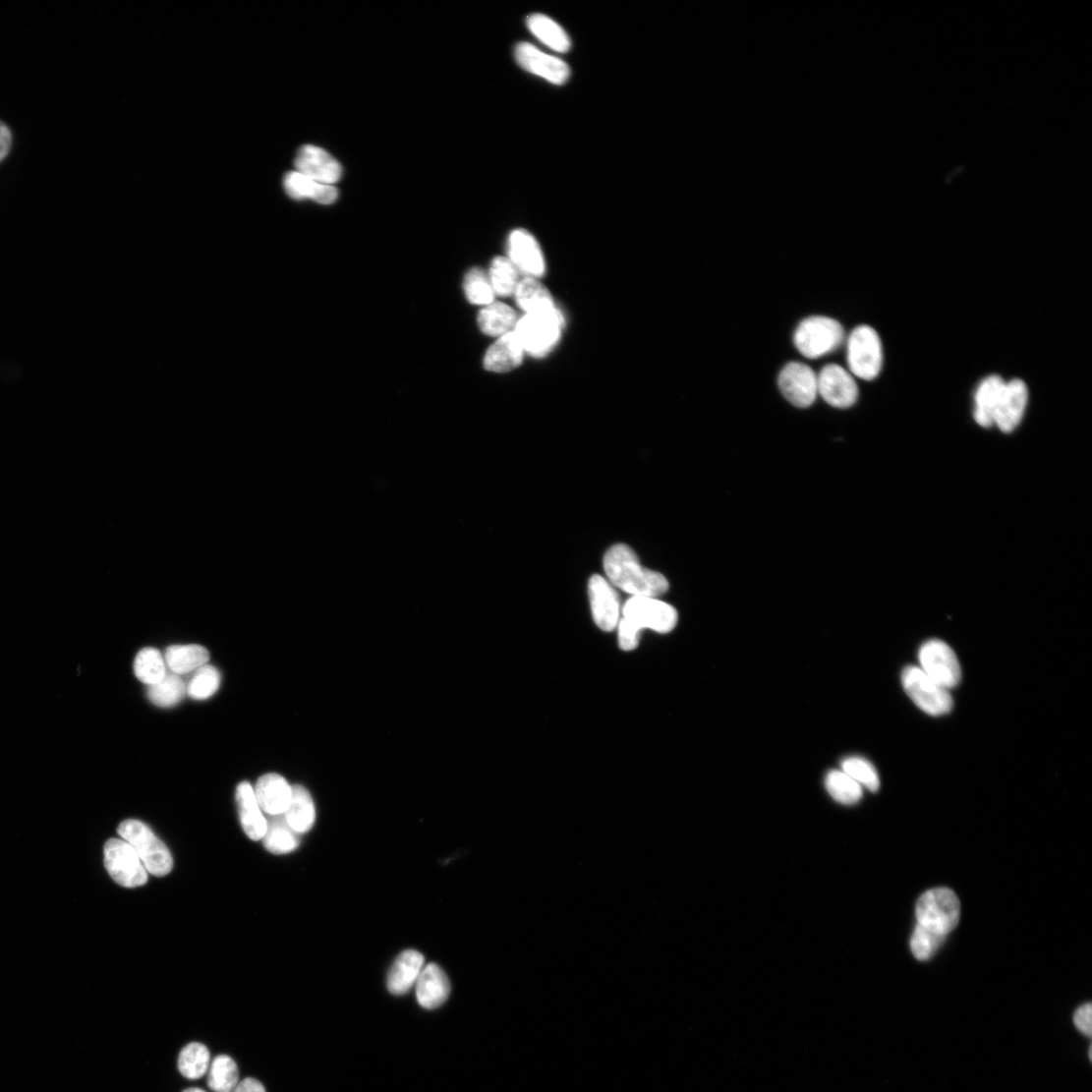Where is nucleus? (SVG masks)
I'll return each instance as SVG.
<instances>
[{"label": "nucleus", "mask_w": 1092, "mask_h": 1092, "mask_svg": "<svg viewBox=\"0 0 1092 1092\" xmlns=\"http://www.w3.org/2000/svg\"><path fill=\"white\" fill-rule=\"evenodd\" d=\"M677 623L678 612L672 605L654 597H630L621 609L616 627L619 648L624 652L636 650L643 630L667 633Z\"/></svg>", "instance_id": "nucleus-1"}, {"label": "nucleus", "mask_w": 1092, "mask_h": 1092, "mask_svg": "<svg viewBox=\"0 0 1092 1092\" xmlns=\"http://www.w3.org/2000/svg\"><path fill=\"white\" fill-rule=\"evenodd\" d=\"M603 566L610 584L631 597L657 598L668 589L667 580L645 568L637 553L626 545L612 546L604 556Z\"/></svg>", "instance_id": "nucleus-2"}, {"label": "nucleus", "mask_w": 1092, "mask_h": 1092, "mask_svg": "<svg viewBox=\"0 0 1092 1092\" xmlns=\"http://www.w3.org/2000/svg\"><path fill=\"white\" fill-rule=\"evenodd\" d=\"M118 833L132 845L147 872L157 877L171 872L172 856L165 843L147 825L137 820H128L119 826Z\"/></svg>", "instance_id": "nucleus-3"}, {"label": "nucleus", "mask_w": 1092, "mask_h": 1092, "mask_svg": "<svg viewBox=\"0 0 1092 1092\" xmlns=\"http://www.w3.org/2000/svg\"><path fill=\"white\" fill-rule=\"evenodd\" d=\"M960 912L958 896L948 889L927 891L915 907L918 925L945 937L957 927Z\"/></svg>", "instance_id": "nucleus-4"}, {"label": "nucleus", "mask_w": 1092, "mask_h": 1092, "mask_svg": "<svg viewBox=\"0 0 1092 1092\" xmlns=\"http://www.w3.org/2000/svg\"><path fill=\"white\" fill-rule=\"evenodd\" d=\"M844 340V330L829 316H815L803 320L794 334V343L802 356L816 360L832 354Z\"/></svg>", "instance_id": "nucleus-5"}, {"label": "nucleus", "mask_w": 1092, "mask_h": 1092, "mask_svg": "<svg viewBox=\"0 0 1092 1092\" xmlns=\"http://www.w3.org/2000/svg\"><path fill=\"white\" fill-rule=\"evenodd\" d=\"M884 346L876 330L868 325L855 328L847 346L850 373L863 380H873L884 368Z\"/></svg>", "instance_id": "nucleus-6"}, {"label": "nucleus", "mask_w": 1092, "mask_h": 1092, "mask_svg": "<svg viewBox=\"0 0 1092 1092\" xmlns=\"http://www.w3.org/2000/svg\"><path fill=\"white\" fill-rule=\"evenodd\" d=\"M901 682L906 694L924 713L940 717L952 711L953 699L948 690L931 679L920 666L905 667Z\"/></svg>", "instance_id": "nucleus-7"}, {"label": "nucleus", "mask_w": 1092, "mask_h": 1092, "mask_svg": "<svg viewBox=\"0 0 1092 1092\" xmlns=\"http://www.w3.org/2000/svg\"><path fill=\"white\" fill-rule=\"evenodd\" d=\"M563 318L560 312L543 315H525L518 320L514 333L524 351L535 357H543L557 343Z\"/></svg>", "instance_id": "nucleus-8"}, {"label": "nucleus", "mask_w": 1092, "mask_h": 1092, "mask_svg": "<svg viewBox=\"0 0 1092 1092\" xmlns=\"http://www.w3.org/2000/svg\"><path fill=\"white\" fill-rule=\"evenodd\" d=\"M104 865L115 882L126 889L144 887L148 872L132 845L123 838H110L104 844Z\"/></svg>", "instance_id": "nucleus-9"}, {"label": "nucleus", "mask_w": 1092, "mask_h": 1092, "mask_svg": "<svg viewBox=\"0 0 1092 1092\" xmlns=\"http://www.w3.org/2000/svg\"><path fill=\"white\" fill-rule=\"evenodd\" d=\"M922 670L935 682L949 690L961 681V666L954 651L940 640L925 643L919 652Z\"/></svg>", "instance_id": "nucleus-10"}, {"label": "nucleus", "mask_w": 1092, "mask_h": 1092, "mask_svg": "<svg viewBox=\"0 0 1092 1092\" xmlns=\"http://www.w3.org/2000/svg\"><path fill=\"white\" fill-rule=\"evenodd\" d=\"M778 383L783 396L793 406L808 408L819 396L818 374L801 363H790L781 371Z\"/></svg>", "instance_id": "nucleus-11"}, {"label": "nucleus", "mask_w": 1092, "mask_h": 1092, "mask_svg": "<svg viewBox=\"0 0 1092 1092\" xmlns=\"http://www.w3.org/2000/svg\"><path fill=\"white\" fill-rule=\"evenodd\" d=\"M514 56L525 72L552 85L562 86L570 79L571 69L565 61L541 51L533 44L519 43L515 47Z\"/></svg>", "instance_id": "nucleus-12"}, {"label": "nucleus", "mask_w": 1092, "mask_h": 1092, "mask_svg": "<svg viewBox=\"0 0 1092 1092\" xmlns=\"http://www.w3.org/2000/svg\"><path fill=\"white\" fill-rule=\"evenodd\" d=\"M819 395L838 409L852 407L858 400L859 387L854 375L837 365L825 367L818 374Z\"/></svg>", "instance_id": "nucleus-13"}, {"label": "nucleus", "mask_w": 1092, "mask_h": 1092, "mask_svg": "<svg viewBox=\"0 0 1092 1092\" xmlns=\"http://www.w3.org/2000/svg\"><path fill=\"white\" fill-rule=\"evenodd\" d=\"M588 592L596 625L607 632L616 629L621 610L619 596L614 587L605 578L594 575L590 579Z\"/></svg>", "instance_id": "nucleus-14"}, {"label": "nucleus", "mask_w": 1092, "mask_h": 1092, "mask_svg": "<svg viewBox=\"0 0 1092 1092\" xmlns=\"http://www.w3.org/2000/svg\"><path fill=\"white\" fill-rule=\"evenodd\" d=\"M1029 403V389L1023 379L1006 380L994 426L1005 433L1012 432L1023 420Z\"/></svg>", "instance_id": "nucleus-15"}, {"label": "nucleus", "mask_w": 1092, "mask_h": 1092, "mask_svg": "<svg viewBox=\"0 0 1092 1092\" xmlns=\"http://www.w3.org/2000/svg\"><path fill=\"white\" fill-rule=\"evenodd\" d=\"M295 166L298 172L324 185L334 186L341 180L340 163L318 146H303L297 154Z\"/></svg>", "instance_id": "nucleus-16"}, {"label": "nucleus", "mask_w": 1092, "mask_h": 1092, "mask_svg": "<svg viewBox=\"0 0 1092 1092\" xmlns=\"http://www.w3.org/2000/svg\"><path fill=\"white\" fill-rule=\"evenodd\" d=\"M510 260L527 277H539L546 271L545 259L536 238L525 230L518 229L509 237Z\"/></svg>", "instance_id": "nucleus-17"}, {"label": "nucleus", "mask_w": 1092, "mask_h": 1092, "mask_svg": "<svg viewBox=\"0 0 1092 1092\" xmlns=\"http://www.w3.org/2000/svg\"><path fill=\"white\" fill-rule=\"evenodd\" d=\"M255 792L261 810L274 817L286 813L292 800L293 787L281 775L269 773L259 778Z\"/></svg>", "instance_id": "nucleus-18"}, {"label": "nucleus", "mask_w": 1092, "mask_h": 1092, "mask_svg": "<svg viewBox=\"0 0 1092 1092\" xmlns=\"http://www.w3.org/2000/svg\"><path fill=\"white\" fill-rule=\"evenodd\" d=\"M449 994L448 977L438 965L431 963L423 968L416 982V995L421 1006L437 1008L446 1002Z\"/></svg>", "instance_id": "nucleus-19"}, {"label": "nucleus", "mask_w": 1092, "mask_h": 1092, "mask_svg": "<svg viewBox=\"0 0 1092 1092\" xmlns=\"http://www.w3.org/2000/svg\"><path fill=\"white\" fill-rule=\"evenodd\" d=\"M236 800L242 828L253 840H260L267 830V821L256 796L255 788L249 782H242L236 790Z\"/></svg>", "instance_id": "nucleus-20"}, {"label": "nucleus", "mask_w": 1092, "mask_h": 1092, "mask_svg": "<svg viewBox=\"0 0 1092 1092\" xmlns=\"http://www.w3.org/2000/svg\"><path fill=\"white\" fill-rule=\"evenodd\" d=\"M1006 380L992 374L984 377L976 387L974 394L973 416L977 425L984 429L994 427L995 414L1004 390Z\"/></svg>", "instance_id": "nucleus-21"}, {"label": "nucleus", "mask_w": 1092, "mask_h": 1092, "mask_svg": "<svg viewBox=\"0 0 1092 1092\" xmlns=\"http://www.w3.org/2000/svg\"><path fill=\"white\" fill-rule=\"evenodd\" d=\"M425 956L415 949H407L396 960L387 977V989L394 996L407 994L416 984L425 966Z\"/></svg>", "instance_id": "nucleus-22"}, {"label": "nucleus", "mask_w": 1092, "mask_h": 1092, "mask_svg": "<svg viewBox=\"0 0 1092 1092\" xmlns=\"http://www.w3.org/2000/svg\"><path fill=\"white\" fill-rule=\"evenodd\" d=\"M523 352L520 341L511 331L489 348L484 360L485 369L495 373L512 371L521 365Z\"/></svg>", "instance_id": "nucleus-23"}, {"label": "nucleus", "mask_w": 1092, "mask_h": 1092, "mask_svg": "<svg viewBox=\"0 0 1092 1092\" xmlns=\"http://www.w3.org/2000/svg\"><path fill=\"white\" fill-rule=\"evenodd\" d=\"M284 185L287 194L296 201L309 199L322 204H331L337 201L339 195L334 186L316 182L298 171L289 172Z\"/></svg>", "instance_id": "nucleus-24"}, {"label": "nucleus", "mask_w": 1092, "mask_h": 1092, "mask_svg": "<svg viewBox=\"0 0 1092 1092\" xmlns=\"http://www.w3.org/2000/svg\"><path fill=\"white\" fill-rule=\"evenodd\" d=\"M514 295L518 306L526 315L558 312L549 292L536 278L526 277L521 280Z\"/></svg>", "instance_id": "nucleus-25"}, {"label": "nucleus", "mask_w": 1092, "mask_h": 1092, "mask_svg": "<svg viewBox=\"0 0 1092 1092\" xmlns=\"http://www.w3.org/2000/svg\"><path fill=\"white\" fill-rule=\"evenodd\" d=\"M526 25L546 47L558 53L570 51L572 43L568 32L549 17L535 14L527 18Z\"/></svg>", "instance_id": "nucleus-26"}, {"label": "nucleus", "mask_w": 1092, "mask_h": 1092, "mask_svg": "<svg viewBox=\"0 0 1092 1092\" xmlns=\"http://www.w3.org/2000/svg\"><path fill=\"white\" fill-rule=\"evenodd\" d=\"M164 660L172 674L181 676L206 664L209 653L198 645L171 646L166 650Z\"/></svg>", "instance_id": "nucleus-27"}, {"label": "nucleus", "mask_w": 1092, "mask_h": 1092, "mask_svg": "<svg viewBox=\"0 0 1092 1092\" xmlns=\"http://www.w3.org/2000/svg\"><path fill=\"white\" fill-rule=\"evenodd\" d=\"M480 329L489 336H503L514 330L518 319L516 312L503 303H491L479 314Z\"/></svg>", "instance_id": "nucleus-28"}, {"label": "nucleus", "mask_w": 1092, "mask_h": 1092, "mask_svg": "<svg viewBox=\"0 0 1092 1092\" xmlns=\"http://www.w3.org/2000/svg\"><path fill=\"white\" fill-rule=\"evenodd\" d=\"M288 825L298 834L308 833L316 821V808L310 792L301 785L293 787L291 803L284 814Z\"/></svg>", "instance_id": "nucleus-29"}, {"label": "nucleus", "mask_w": 1092, "mask_h": 1092, "mask_svg": "<svg viewBox=\"0 0 1092 1092\" xmlns=\"http://www.w3.org/2000/svg\"><path fill=\"white\" fill-rule=\"evenodd\" d=\"M263 839L265 849L274 855L295 851L300 844L299 834L288 825L284 815L271 817Z\"/></svg>", "instance_id": "nucleus-30"}, {"label": "nucleus", "mask_w": 1092, "mask_h": 1092, "mask_svg": "<svg viewBox=\"0 0 1092 1092\" xmlns=\"http://www.w3.org/2000/svg\"><path fill=\"white\" fill-rule=\"evenodd\" d=\"M134 672L138 680L152 686L166 676V663L162 654L154 648L140 651L134 661Z\"/></svg>", "instance_id": "nucleus-31"}, {"label": "nucleus", "mask_w": 1092, "mask_h": 1092, "mask_svg": "<svg viewBox=\"0 0 1092 1092\" xmlns=\"http://www.w3.org/2000/svg\"><path fill=\"white\" fill-rule=\"evenodd\" d=\"M147 695L155 706L172 708L186 697L187 684L180 675L166 674L160 682L149 686Z\"/></svg>", "instance_id": "nucleus-32"}, {"label": "nucleus", "mask_w": 1092, "mask_h": 1092, "mask_svg": "<svg viewBox=\"0 0 1092 1092\" xmlns=\"http://www.w3.org/2000/svg\"><path fill=\"white\" fill-rule=\"evenodd\" d=\"M207 1086L214 1092H232L239 1082L236 1063L228 1055H219L207 1071Z\"/></svg>", "instance_id": "nucleus-33"}, {"label": "nucleus", "mask_w": 1092, "mask_h": 1092, "mask_svg": "<svg viewBox=\"0 0 1092 1092\" xmlns=\"http://www.w3.org/2000/svg\"><path fill=\"white\" fill-rule=\"evenodd\" d=\"M210 1065V1054L206 1046L190 1043L180 1053L178 1066L183 1076L196 1080L205 1075Z\"/></svg>", "instance_id": "nucleus-34"}, {"label": "nucleus", "mask_w": 1092, "mask_h": 1092, "mask_svg": "<svg viewBox=\"0 0 1092 1092\" xmlns=\"http://www.w3.org/2000/svg\"><path fill=\"white\" fill-rule=\"evenodd\" d=\"M489 278L495 295L501 297L513 295L520 283L518 269L506 258H497L492 260Z\"/></svg>", "instance_id": "nucleus-35"}, {"label": "nucleus", "mask_w": 1092, "mask_h": 1092, "mask_svg": "<svg viewBox=\"0 0 1092 1092\" xmlns=\"http://www.w3.org/2000/svg\"><path fill=\"white\" fill-rule=\"evenodd\" d=\"M826 786L831 796L844 805H853L863 796L862 786L843 771L830 772Z\"/></svg>", "instance_id": "nucleus-36"}, {"label": "nucleus", "mask_w": 1092, "mask_h": 1092, "mask_svg": "<svg viewBox=\"0 0 1092 1092\" xmlns=\"http://www.w3.org/2000/svg\"><path fill=\"white\" fill-rule=\"evenodd\" d=\"M221 674L217 668L204 664L198 668L187 685V694L195 700H205L213 696L220 688Z\"/></svg>", "instance_id": "nucleus-37"}, {"label": "nucleus", "mask_w": 1092, "mask_h": 1092, "mask_svg": "<svg viewBox=\"0 0 1092 1092\" xmlns=\"http://www.w3.org/2000/svg\"><path fill=\"white\" fill-rule=\"evenodd\" d=\"M467 299L474 305L488 306L494 303L495 293L488 275L480 269H471L464 283Z\"/></svg>", "instance_id": "nucleus-38"}, {"label": "nucleus", "mask_w": 1092, "mask_h": 1092, "mask_svg": "<svg viewBox=\"0 0 1092 1092\" xmlns=\"http://www.w3.org/2000/svg\"><path fill=\"white\" fill-rule=\"evenodd\" d=\"M945 939V936L917 925L910 940L911 952L919 961H927L935 955Z\"/></svg>", "instance_id": "nucleus-39"}, {"label": "nucleus", "mask_w": 1092, "mask_h": 1092, "mask_svg": "<svg viewBox=\"0 0 1092 1092\" xmlns=\"http://www.w3.org/2000/svg\"><path fill=\"white\" fill-rule=\"evenodd\" d=\"M842 770L862 787L876 792L880 787L878 773L874 766L867 760L853 757L842 762Z\"/></svg>", "instance_id": "nucleus-40"}, {"label": "nucleus", "mask_w": 1092, "mask_h": 1092, "mask_svg": "<svg viewBox=\"0 0 1092 1092\" xmlns=\"http://www.w3.org/2000/svg\"><path fill=\"white\" fill-rule=\"evenodd\" d=\"M1074 1025L1083 1035L1087 1037L1092 1036V1006L1086 1004L1081 1006L1074 1013Z\"/></svg>", "instance_id": "nucleus-41"}, {"label": "nucleus", "mask_w": 1092, "mask_h": 1092, "mask_svg": "<svg viewBox=\"0 0 1092 1092\" xmlns=\"http://www.w3.org/2000/svg\"><path fill=\"white\" fill-rule=\"evenodd\" d=\"M11 146V130L5 123L0 122V161H3L8 156Z\"/></svg>", "instance_id": "nucleus-42"}, {"label": "nucleus", "mask_w": 1092, "mask_h": 1092, "mask_svg": "<svg viewBox=\"0 0 1092 1092\" xmlns=\"http://www.w3.org/2000/svg\"><path fill=\"white\" fill-rule=\"evenodd\" d=\"M232 1092H266L263 1084L256 1078H245L238 1082Z\"/></svg>", "instance_id": "nucleus-43"}, {"label": "nucleus", "mask_w": 1092, "mask_h": 1092, "mask_svg": "<svg viewBox=\"0 0 1092 1092\" xmlns=\"http://www.w3.org/2000/svg\"><path fill=\"white\" fill-rule=\"evenodd\" d=\"M184 1092H205V1091L201 1089V1088H189V1089H186Z\"/></svg>", "instance_id": "nucleus-44"}]
</instances>
